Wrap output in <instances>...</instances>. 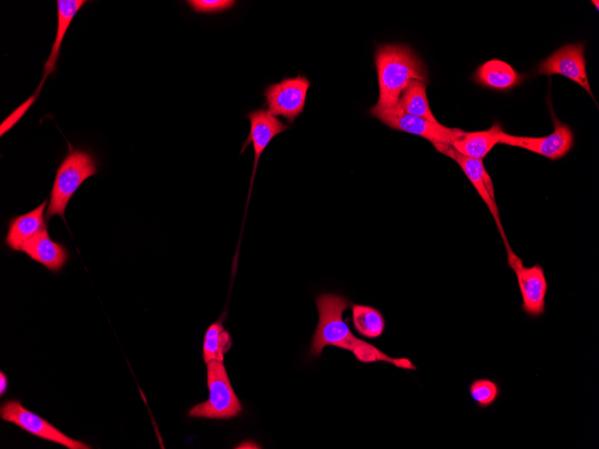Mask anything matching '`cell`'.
Returning a JSON list of instances; mask_svg holds the SVG:
<instances>
[{
	"mask_svg": "<svg viewBox=\"0 0 599 449\" xmlns=\"http://www.w3.org/2000/svg\"><path fill=\"white\" fill-rule=\"evenodd\" d=\"M0 416L3 420L13 423L31 435L62 445L69 449L91 448V445L82 441L69 437L43 418L25 409L16 400L4 402L1 406Z\"/></svg>",
	"mask_w": 599,
	"mask_h": 449,
	"instance_id": "ba28073f",
	"label": "cell"
},
{
	"mask_svg": "<svg viewBox=\"0 0 599 449\" xmlns=\"http://www.w3.org/2000/svg\"><path fill=\"white\" fill-rule=\"evenodd\" d=\"M22 251L55 272L60 271L68 260L65 246L51 239L47 229L28 241Z\"/></svg>",
	"mask_w": 599,
	"mask_h": 449,
	"instance_id": "5bb4252c",
	"label": "cell"
},
{
	"mask_svg": "<svg viewBox=\"0 0 599 449\" xmlns=\"http://www.w3.org/2000/svg\"><path fill=\"white\" fill-rule=\"evenodd\" d=\"M46 205L47 200L30 212L11 219L5 237V243L11 249L22 251L28 241L47 229L44 217Z\"/></svg>",
	"mask_w": 599,
	"mask_h": 449,
	"instance_id": "4fadbf2b",
	"label": "cell"
},
{
	"mask_svg": "<svg viewBox=\"0 0 599 449\" xmlns=\"http://www.w3.org/2000/svg\"><path fill=\"white\" fill-rule=\"evenodd\" d=\"M352 302L341 295L324 293L316 299L318 323L310 345V355L319 356L324 348L334 346L352 352L361 363L386 362L404 370H416V366L407 358H392L376 346L356 337L343 318V312Z\"/></svg>",
	"mask_w": 599,
	"mask_h": 449,
	"instance_id": "6da1fadb",
	"label": "cell"
},
{
	"mask_svg": "<svg viewBox=\"0 0 599 449\" xmlns=\"http://www.w3.org/2000/svg\"><path fill=\"white\" fill-rule=\"evenodd\" d=\"M507 253V263L514 272L522 297V311L534 318L545 313V296L548 290L543 268L535 263L525 266L523 260L513 251L507 238L503 239Z\"/></svg>",
	"mask_w": 599,
	"mask_h": 449,
	"instance_id": "5b68a950",
	"label": "cell"
},
{
	"mask_svg": "<svg viewBox=\"0 0 599 449\" xmlns=\"http://www.w3.org/2000/svg\"><path fill=\"white\" fill-rule=\"evenodd\" d=\"M374 117L394 130L421 136L430 141L434 147L450 145L452 141L462 132L458 128H450L438 122L406 114L398 105L387 110L370 113Z\"/></svg>",
	"mask_w": 599,
	"mask_h": 449,
	"instance_id": "52a82bcc",
	"label": "cell"
},
{
	"mask_svg": "<svg viewBox=\"0 0 599 449\" xmlns=\"http://www.w3.org/2000/svg\"><path fill=\"white\" fill-rule=\"evenodd\" d=\"M554 130L542 137L519 136L498 132L499 143L518 147L556 160L566 156L574 143V135L570 127L553 117Z\"/></svg>",
	"mask_w": 599,
	"mask_h": 449,
	"instance_id": "9c48e42d",
	"label": "cell"
},
{
	"mask_svg": "<svg viewBox=\"0 0 599 449\" xmlns=\"http://www.w3.org/2000/svg\"><path fill=\"white\" fill-rule=\"evenodd\" d=\"M473 79L484 87L505 91L519 84L522 76L508 63L490 59L477 68Z\"/></svg>",
	"mask_w": 599,
	"mask_h": 449,
	"instance_id": "e0dca14e",
	"label": "cell"
},
{
	"mask_svg": "<svg viewBox=\"0 0 599 449\" xmlns=\"http://www.w3.org/2000/svg\"><path fill=\"white\" fill-rule=\"evenodd\" d=\"M502 129L498 124L485 131H463L450 146L459 154L467 158L482 160L491 149L499 143L498 132Z\"/></svg>",
	"mask_w": 599,
	"mask_h": 449,
	"instance_id": "2e32d148",
	"label": "cell"
},
{
	"mask_svg": "<svg viewBox=\"0 0 599 449\" xmlns=\"http://www.w3.org/2000/svg\"><path fill=\"white\" fill-rule=\"evenodd\" d=\"M206 365L209 398L191 408L188 415L193 418L214 419H226L237 416L242 410V406L234 393L222 362L212 360Z\"/></svg>",
	"mask_w": 599,
	"mask_h": 449,
	"instance_id": "277c9868",
	"label": "cell"
},
{
	"mask_svg": "<svg viewBox=\"0 0 599 449\" xmlns=\"http://www.w3.org/2000/svg\"><path fill=\"white\" fill-rule=\"evenodd\" d=\"M246 117L250 122V129L248 135L242 145L240 153L242 154L244 152L249 143L252 144L254 150V165L247 194V207L261 154L269 145L273 138L286 131L289 126L272 115L268 109L264 108L254 109L247 113Z\"/></svg>",
	"mask_w": 599,
	"mask_h": 449,
	"instance_id": "8fae6325",
	"label": "cell"
},
{
	"mask_svg": "<svg viewBox=\"0 0 599 449\" xmlns=\"http://www.w3.org/2000/svg\"><path fill=\"white\" fill-rule=\"evenodd\" d=\"M426 88V82L412 80L400 95L398 104L406 114L438 122L431 112Z\"/></svg>",
	"mask_w": 599,
	"mask_h": 449,
	"instance_id": "ac0fdd59",
	"label": "cell"
},
{
	"mask_svg": "<svg viewBox=\"0 0 599 449\" xmlns=\"http://www.w3.org/2000/svg\"><path fill=\"white\" fill-rule=\"evenodd\" d=\"M311 82L304 75L286 77L269 84L264 97L268 111L274 117H282L289 124L303 112Z\"/></svg>",
	"mask_w": 599,
	"mask_h": 449,
	"instance_id": "8992f818",
	"label": "cell"
},
{
	"mask_svg": "<svg viewBox=\"0 0 599 449\" xmlns=\"http://www.w3.org/2000/svg\"><path fill=\"white\" fill-rule=\"evenodd\" d=\"M439 152L452 158L459 165L464 175L474 186L476 192L486 203L494 218L502 239L507 238L501 225L499 210L495 201L493 183L481 160L467 158L456 152L450 145H439L435 148Z\"/></svg>",
	"mask_w": 599,
	"mask_h": 449,
	"instance_id": "7c38bea8",
	"label": "cell"
},
{
	"mask_svg": "<svg viewBox=\"0 0 599 449\" xmlns=\"http://www.w3.org/2000/svg\"><path fill=\"white\" fill-rule=\"evenodd\" d=\"M231 338L221 320L212 324L205 332L203 358L207 364L212 360L223 361L224 354L230 349Z\"/></svg>",
	"mask_w": 599,
	"mask_h": 449,
	"instance_id": "ffe728a7",
	"label": "cell"
},
{
	"mask_svg": "<svg viewBox=\"0 0 599 449\" xmlns=\"http://www.w3.org/2000/svg\"><path fill=\"white\" fill-rule=\"evenodd\" d=\"M593 4L596 6V9H598V1H592Z\"/></svg>",
	"mask_w": 599,
	"mask_h": 449,
	"instance_id": "d4e9b609",
	"label": "cell"
},
{
	"mask_svg": "<svg viewBox=\"0 0 599 449\" xmlns=\"http://www.w3.org/2000/svg\"><path fill=\"white\" fill-rule=\"evenodd\" d=\"M39 91H36L34 94L31 95L26 101H24L21 106H19L1 124V136L4 133H7L27 112L29 108L35 101Z\"/></svg>",
	"mask_w": 599,
	"mask_h": 449,
	"instance_id": "603a6c76",
	"label": "cell"
},
{
	"mask_svg": "<svg viewBox=\"0 0 599 449\" xmlns=\"http://www.w3.org/2000/svg\"><path fill=\"white\" fill-rule=\"evenodd\" d=\"M186 3L195 13L213 14L232 9L237 2L234 0H187Z\"/></svg>",
	"mask_w": 599,
	"mask_h": 449,
	"instance_id": "7402d4cb",
	"label": "cell"
},
{
	"mask_svg": "<svg viewBox=\"0 0 599 449\" xmlns=\"http://www.w3.org/2000/svg\"><path fill=\"white\" fill-rule=\"evenodd\" d=\"M469 393L480 409H488L499 398V384L487 377L473 379L469 385Z\"/></svg>",
	"mask_w": 599,
	"mask_h": 449,
	"instance_id": "44dd1931",
	"label": "cell"
},
{
	"mask_svg": "<svg viewBox=\"0 0 599 449\" xmlns=\"http://www.w3.org/2000/svg\"><path fill=\"white\" fill-rule=\"evenodd\" d=\"M69 151L59 164L50 191L46 219L55 215L64 221L65 208L72 196L88 177L97 173V164L93 156L83 150H74L68 143Z\"/></svg>",
	"mask_w": 599,
	"mask_h": 449,
	"instance_id": "3957f363",
	"label": "cell"
},
{
	"mask_svg": "<svg viewBox=\"0 0 599 449\" xmlns=\"http://www.w3.org/2000/svg\"><path fill=\"white\" fill-rule=\"evenodd\" d=\"M352 324L355 330L363 337L376 339L386 329V321L381 312L367 305H352Z\"/></svg>",
	"mask_w": 599,
	"mask_h": 449,
	"instance_id": "d6986e66",
	"label": "cell"
},
{
	"mask_svg": "<svg viewBox=\"0 0 599 449\" xmlns=\"http://www.w3.org/2000/svg\"><path fill=\"white\" fill-rule=\"evenodd\" d=\"M374 59L379 93L378 102L369 109V114L396 108L400 95L412 80L428 82L422 61L407 46L379 45L375 50Z\"/></svg>",
	"mask_w": 599,
	"mask_h": 449,
	"instance_id": "7a4b0ae2",
	"label": "cell"
},
{
	"mask_svg": "<svg viewBox=\"0 0 599 449\" xmlns=\"http://www.w3.org/2000/svg\"><path fill=\"white\" fill-rule=\"evenodd\" d=\"M8 385V381L6 376L1 372L0 373V394L1 396L6 392Z\"/></svg>",
	"mask_w": 599,
	"mask_h": 449,
	"instance_id": "cb8c5ba5",
	"label": "cell"
},
{
	"mask_svg": "<svg viewBox=\"0 0 599 449\" xmlns=\"http://www.w3.org/2000/svg\"><path fill=\"white\" fill-rule=\"evenodd\" d=\"M86 3H88V1L85 0L56 1L57 26L56 37L51 47V52L44 64L43 78L38 87V91H40L46 78L50 76L56 71L60 47L65 33L76 13Z\"/></svg>",
	"mask_w": 599,
	"mask_h": 449,
	"instance_id": "9a60e30c",
	"label": "cell"
},
{
	"mask_svg": "<svg viewBox=\"0 0 599 449\" xmlns=\"http://www.w3.org/2000/svg\"><path fill=\"white\" fill-rule=\"evenodd\" d=\"M537 72L539 74L565 76L593 97L586 74L583 44H568L558 48L539 64Z\"/></svg>",
	"mask_w": 599,
	"mask_h": 449,
	"instance_id": "30bf717a",
	"label": "cell"
}]
</instances>
